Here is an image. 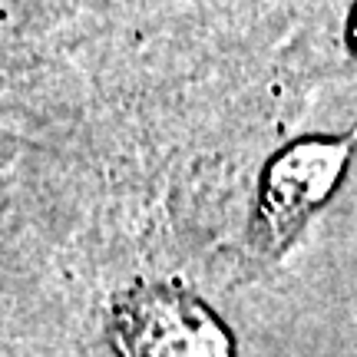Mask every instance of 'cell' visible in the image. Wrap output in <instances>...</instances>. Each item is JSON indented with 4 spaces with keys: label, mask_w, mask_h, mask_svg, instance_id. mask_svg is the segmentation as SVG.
Listing matches in <instances>:
<instances>
[{
    "label": "cell",
    "mask_w": 357,
    "mask_h": 357,
    "mask_svg": "<svg viewBox=\"0 0 357 357\" xmlns=\"http://www.w3.org/2000/svg\"><path fill=\"white\" fill-rule=\"evenodd\" d=\"M351 155L347 139H305L281 153L265 176L261 215L271 242H291L318 205L328 199Z\"/></svg>",
    "instance_id": "7a4b0ae2"
},
{
    "label": "cell",
    "mask_w": 357,
    "mask_h": 357,
    "mask_svg": "<svg viewBox=\"0 0 357 357\" xmlns=\"http://www.w3.org/2000/svg\"><path fill=\"white\" fill-rule=\"evenodd\" d=\"M347 33H351V43H354V50H357V3H354V13H351V26H347Z\"/></svg>",
    "instance_id": "3957f363"
},
{
    "label": "cell",
    "mask_w": 357,
    "mask_h": 357,
    "mask_svg": "<svg viewBox=\"0 0 357 357\" xmlns=\"http://www.w3.org/2000/svg\"><path fill=\"white\" fill-rule=\"evenodd\" d=\"M113 337L123 357H235L222 321L176 284H139L119 298Z\"/></svg>",
    "instance_id": "6da1fadb"
}]
</instances>
